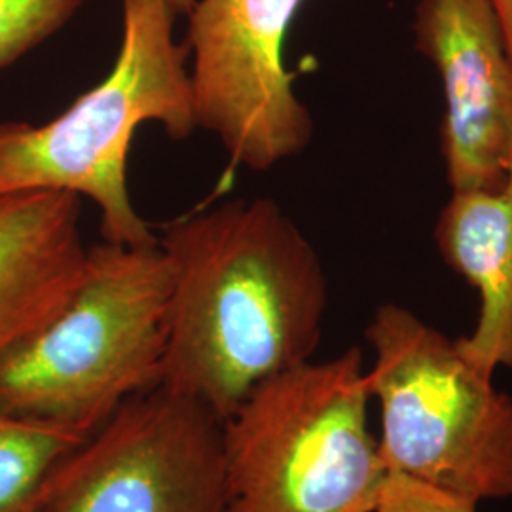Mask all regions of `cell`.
Masks as SVG:
<instances>
[{
  "instance_id": "6da1fadb",
  "label": "cell",
  "mask_w": 512,
  "mask_h": 512,
  "mask_svg": "<svg viewBox=\"0 0 512 512\" xmlns=\"http://www.w3.org/2000/svg\"><path fill=\"white\" fill-rule=\"evenodd\" d=\"M158 243L171 272L162 387L224 421L262 382L311 361L329 281L279 203H220L171 220Z\"/></svg>"
},
{
  "instance_id": "7a4b0ae2",
  "label": "cell",
  "mask_w": 512,
  "mask_h": 512,
  "mask_svg": "<svg viewBox=\"0 0 512 512\" xmlns=\"http://www.w3.org/2000/svg\"><path fill=\"white\" fill-rule=\"evenodd\" d=\"M124 33L110 73L57 118L33 126L0 122V194L69 192L101 213L103 241L156 245L131 202L129 150L137 129L156 122L171 139L196 129L188 50L173 35L164 0H122Z\"/></svg>"
},
{
  "instance_id": "3957f363",
  "label": "cell",
  "mask_w": 512,
  "mask_h": 512,
  "mask_svg": "<svg viewBox=\"0 0 512 512\" xmlns=\"http://www.w3.org/2000/svg\"><path fill=\"white\" fill-rule=\"evenodd\" d=\"M169 294L160 243L88 247L63 306L0 353V408L92 435L162 382Z\"/></svg>"
},
{
  "instance_id": "277c9868",
  "label": "cell",
  "mask_w": 512,
  "mask_h": 512,
  "mask_svg": "<svg viewBox=\"0 0 512 512\" xmlns=\"http://www.w3.org/2000/svg\"><path fill=\"white\" fill-rule=\"evenodd\" d=\"M370 399L357 346L258 385L222 421L226 512H374L389 469Z\"/></svg>"
},
{
  "instance_id": "5b68a950",
  "label": "cell",
  "mask_w": 512,
  "mask_h": 512,
  "mask_svg": "<svg viewBox=\"0 0 512 512\" xmlns=\"http://www.w3.org/2000/svg\"><path fill=\"white\" fill-rule=\"evenodd\" d=\"M389 473L475 503L512 497V397L440 330L387 302L365 330Z\"/></svg>"
},
{
  "instance_id": "8992f818",
  "label": "cell",
  "mask_w": 512,
  "mask_h": 512,
  "mask_svg": "<svg viewBox=\"0 0 512 512\" xmlns=\"http://www.w3.org/2000/svg\"><path fill=\"white\" fill-rule=\"evenodd\" d=\"M226 511L222 420L162 385L88 435L44 499V512Z\"/></svg>"
},
{
  "instance_id": "52a82bcc",
  "label": "cell",
  "mask_w": 512,
  "mask_h": 512,
  "mask_svg": "<svg viewBox=\"0 0 512 512\" xmlns=\"http://www.w3.org/2000/svg\"><path fill=\"white\" fill-rule=\"evenodd\" d=\"M304 0H196L184 46L198 128L232 165L268 171L310 147L313 116L294 92L285 40Z\"/></svg>"
},
{
  "instance_id": "ba28073f",
  "label": "cell",
  "mask_w": 512,
  "mask_h": 512,
  "mask_svg": "<svg viewBox=\"0 0 512 512\" xmlns=\"http://www.w3.org/2000/svg\"><path fill=\"white\" fill-rule=\"evenodd\" d=\"M414 38L442 82L448 186L501 188L512 171V59L490 2L420 0Z\"/></svg>"
},
{
  "instance_id": "9c48e42d",
  "label": "cell",
  "mask_w": 512,
  "mask_h": 512,
  "mask_svg": "<svg viewBox=\"0 0 512 512\" xmlns=\"http://www.w3.org/2000/svg\"><path fill=\"white\" fill-rule=\"evenodd\" d=\"M80 196L0 194V353L46 323L76 287L88 256Z\"/></svg>"
},
{
  "instance_id": "30bf717a",
  "label": "cell",
  "mask_w": 512,
  "mask_h": 512,
  "mask_svg": "<svg viewBox=\"0 0 512 512\" xmlns=\"http://www.w3.org/2000/svg\"><path fill=\"white\" fill-rule=\"evenodd\" d=\"M433 238L480 300L475 330L456 340L459 351L488 376L512 370V171L497 190L452 192Z\"/></svg>"
},
{
  "instance_id": "8fae6325",
  "label": "cell",
  "mask_w": 512,
  "mask_h": 512,
  "mask_svg": "<svg viewBox=\"0 0 512 512\" xmlns=\"http://www.w3.org/2000/svg\"><path fill=\"white\" fill-rule=\"evenodd\" d=\"M86 439L69 427L0 408V512H44L57 467Z\"/></svg>"
},
{
  "instance_id": "7c38bea8",
  "label": "cell",
  "mask_w": 512,
  "mask_h": 512,
  "mask_svg": "<svg viewBox=\"0 0 512 512\" xmlns=\"http://www.w3.org/2000/svg\"><path fill=\"white\" fill-rule=\"evenodd\" d=\"M82 0H0V71L55 35Z\"/></svg>"
},
{
  "instance_id": "4fadbf2b",
  "label": "cell",
  "mask_w": 512,
  "mask_h": 512,
  "mask_svg": "<svg viewBox=\"0 0 512 512\" xmlns=\"http://www.w3.org/2000/svg\"><path fill=\"white\" fill-rule=\"evenodd\" d=\"M476 505L416 478L389 473L374 512H476Z\"/></svg>"
},
{
  "instance_id": "5bb4252c",
  "label": "cell",
  "mask_w": 512,
  "mask_h": 512,
  "mask_svg": "<svg viewBox=\"0 0 512 512\" xmlns=\"http://www.w3.org/2000/svg\"><path fill=\"white\" fill-rule=\"evenodd\" d=\"M488 2L494 10L495 18L501 27V33H503L507 52L512 59V0H488Z\"/></svg>"
},
{
  "instance_id": "9a60e30c",
  "label": "cell",
  "mask_w": 512,
  "mask_h": 512,
  "mask_svg": "<svg viewBox=\"0 0 512 512\" xmlns=\"http://www.w3.org/2000/svg\"><path fill=\"white\" fill-rule=\"evenodd\" d=\"M164 2L175 14H188L196 0H164Z\"/></svg>"
}]
</instances>
